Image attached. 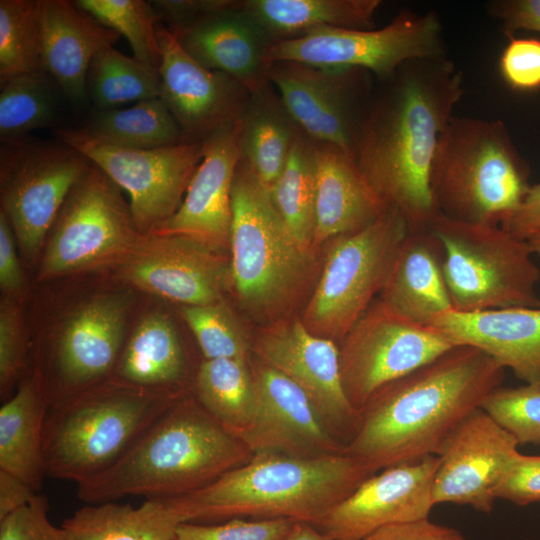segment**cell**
Returning <instances> with one entry per match:
<instances>
[{"label":"cell","instance_id":"cell-50","mask_svg":"<svg viewBox=\"0 0 540 540\" xmlns=\"http://www.w3.org/2000/svg\"><path fill=\"white\" fill-rule=\"evenodd\" d=\"M362 540H466L456 528L429 519L382 527Z\"/></svg>","mask_w":540,"mask_h":540},{"label":"cell","instance_id":"cell-34","mask_svg":"<svg viewBox=\"0 0 540 540\" xmlns=\"http://www.w3.org/2000/svg\"><path fill=\"white\" fill-rule=\"evenodd\" d=\"M79 129L97 140L127 148L149 149L187 143L160 97L128 108H94Z\"/></svg>","mask_w":540,"mask_h":540},{"label":"cell","instance_id":"cell-20","mask_svg":"<svg viewBox=\"0 0 540 540\" xmlns=\"http://www.w3.org/2000/svg\"><path fill=\"white\" fill-rule=\"evenodd\" d=\"M161 49V95L187 143L236 125L250 92L237 80L207 69L189 56L171 32L157 23Z\"/></svg>","mask_w":540,"mask_h":540},{"label":"cell","instance_id":"cell-56","mask_svg":"<svg viewBox=\"0 0 540 540\" xmlns=\"http://www.w3.org/2000/svg\"><path fill=\"white\" fill-rule=\"evenodd\" d=\"M524 540H532V539H524Z\"/></svg>","mask_w":540,"mask_h":540},{"label":"cell","instance_id":"cell-43","mask_svg":"<svg viewBox=\"0 0 540 540\" xmlns=\"http://www.w3.org/2000/svg\"><path fill=\"white\" fill-rule=\"evenodd\" d=\"M295 521L231 519L216 524L180 523L173 540H281Z\"/></svg>","mask_w":540,"mask_h":540},{"label":"cell","instance_id":"cell-18","mask_svg":"<svg viewBox=\"0 0 540 540\" xmlns=\"http://www.w3.org/2000/svg\"><path fill=\"white\" fill-rule=\"evenodd\" d=\"M439 457L385 468L365 479L313 525L330 540H362L392 524L429 519Z\"/></svg>","mask_w":540,"mask_h":540},{"label":"cell","instance_id":"cell-28","mask_svg":"<svg viewBox=\"0 0 540 540\" xmlns=\"http://www.w3.org/2000/svg\"><path fill=\"white\" fill-rule=\"evenodd\" d=\"M380 293L389 309L424 325L453 310L440 248L429 229L408 232Z\"/></svg>","mask_w":540,"mask_h":540},{"label":"cell","instance_id":"cell-11","mask_svg":"<svg viewBox=\"0 0 540 540\" xmlns=\"http://www.w3.org/2000/svg\"><path fill=\"white\" fill-rule=\"evenodd\" d=\"M446 56L439 16L404 9L379 29L322 27L303 35L271 43L267 65L292 61L327 68H360L377 80L390 77L404 63Z\"/></svg>","mask_w":540,"mask_h":540},{"label":"cell","instance_id":"cell-41","mask_svg":"<svg viewBox=\"0 0 540 540\" xmlns=\"http://www.w3.org/2000/svg\"><path fill=\"white\" fill-rule=\"evenodd\" d=\"M182 315L205 359H249V342L230 310L221 302L184 306Z\"/></svg>","mask_w":540,"mask_h":540},{"label":"cell","instance_id":"cell-38","mask_svg":"<svg viewBox=\"0 0 540 540\" xmlns=\"http://www.w3.org/2000/svg\"><path fill=\"white\" fill-rule=\"evenodd\" d=\"M86 88L95 109H111L160 97L161 80L158 73L112 46L92 59Z\"/></svg>","mask_w":540,"mask_h":540},{"label":"cell","instance_id":"cell-44","mask_svg":"<svg viewBox=\"0 0 540 540\" xmlns=\"http://www.w3.org/2000/svg\"><path fill=\"white\" fill-rule=\"evenodd\" d=\"M26 345L18 308L11 300L0 307V392L6 401L15 392L25 368Z\"/></svg>","mask_w":540,"mask_h":540},{"label":"cell","instance_id":"cell-16","mask_svg":"<svg viewBox=\"0 0 540 540\" xmlns=\"http://www.w3.org/2000/svg\"><path fill=\"white\" fill-rule=\"evenodd\" d=\"M128 299L97 297L72 315L34 374L49 406L113 377L125 344Z\"/></svg>","mask_w":540,"mask_h":540},{"label":"cell","instance_id":"cell-53","mask_svg":"<svg viewBox=\"0 0 540 540\" xmlns=\"http://www.w3.org/2000/svg\"><path fill=\"white\" fill-rule=\"evenodd\" d=\"M36 494L22 479L0 470V519L27 505Z\"/></svg>","mask_w":540,"mask_h":540},{"label":"cell","instance_id":"cell-24","mask_svg":"<svg viewBox=\"0 0 540 540\" xmlns=\"http://www.w3.org/2000/svg\"><path fill=\"white\" fill-rule=\"evenodd\" d=\"M430 325L456 346L483 351L526 383L540 380V308L450 310Z\"/></svg>","mask_w":540,"mask_h":540},{"label":"cell","instance_id":"cell-37","mask_svg":"<svg viewBox=\"0 0 540 540\" xmlns=\"http://www.w3.org/2000/svg\"><path fill=\"white\" fill-rule=\"evenodd\" d=\"M0 86L1 143L27 137L32 130L57 121L64 95L48 73L14 76Z\"/></svg>","mask_w":540,"mask_h":540},{"label":"cell","instance_id":"cell-26","mask_svg":"<svg viewBox=\"0 0 540 540\" xmlns=\"http://www.w3.org/2000/svg\"><path fill=\"white\" fill-rule=\"evenodd\" d=\"M42 57L45 71L75 107L88 102L86 78L92 59L121 36L74 1L41 0Z\"/></svg>","mask_w":540,"mask_h":540},{"label":"cell","instance_id":"cell-15","mask_svg":"<svg viewBox=\"0 0 540 540\" xmlns=\"http://www.w3.org/2000/svg\"><path fill=\"white\" fill-rule=\"evenodd\" d=\"M267 80L301 131L355 161L356 144L373 94V75L292 61L269 64ZM375 79V78H374Z\"/></svg>","mask_w":540,"mask_h":540},{"label":"cell","instance_id":"cell-10","mask_svg":"<svg viewBox=\"0 0 540 540\" xmlns=\"http://www.w3.org/2000/svg\"><path fill=\"white\" fill-rule=\"evenodd\" d=\"M117 186L91 163L75 183L50 230L41 278L121 264L145 235Z\"/></svg>","mask_w":540,"mask_h":540},{"label":"cell","instance_id":"cell-47","mask_svg":"<svg viewBox=\"0 0 540 540\" xmlns=\"http://www.w3.org/2000/svg\"><path fill=\"white\" fill-rule=\"evenodd\" d=\"M496 496L517 506L540 502V456L519 453Z\"/></svg>","mask_w":540,"mask_h":540},{"label":"cell","instance_id":"cell-36","mask_svg":"<svg viewBox=\"0 0 540 540\" xmlns=\"http://www.w3.org/2000/svg\"><path fill=\"white\" fill-rule=\"evenodd\" d=\"M317 148V142L301 132L270 193L291 234L309 251L315 232Z\"/></svg>","mask_w":540,"mask_h":540},{"label":"cell","instance_id":"cell-21","mask_svg":"<svg viewBox=\"0 0 540 540\" xmlns=\"http://www.w3.org/2000/svg\"><path fill=\"white\" fill-rule=\"evenodd\" d=\"M251 370L255 406L241 440L254 454L315 457L342 453L343 443L296 383L261 361Z\"/></svg>","mask_w":540,"mask_h":540},{"label":"cell","instance_id":"cell-54","mask_svg":"<svg viewBox=\"0 0 540 540\" xmlns=\"http://www.w3.org/2000/svg\"><path fill=\"white\" fill-rule=\"evenodd\" d=\"M281 540H330L313 525L295 521L289 532Z\"/></svg>","mask_w":540,"mask_h":540},{"label":"cell","instance_id":"cell-2","mask_svg":"<svg viewBox=\"0 0 540 540\" xmlns=\"http://www.w3.org/2000/svg\"><path fill=\"white\" fill-rule=\"evenodd\" d=\"M504 372L483 351L454 346L378 391L342 453L373 473L437 456L458 424L501 386Z\"/></svg>","mask_w":540,"mask_h":540},{"label":"cell","instance_id":"cell-27","mask_svg":"<svg viewBox=\"0 0 540 540\" xmlns=\"http://www.w3.org/2000/svg\"><path fill=\"white\" fill-rule=\"evenodd\" d=\"M317 145L313 246L363 229L387 209L351 157L332 145Z\"/></svg>","mask_w":540,"mask_h":540},{"label":"cell","instance_id":"cell-49","mask_svg":"<svg viewBox=\"0 0 540 540\" xmlns=\"http://www.w3.org/2000/svg\"><path fill=\"white\" fill-rule=\"evenodd\" d=\"M487 9L509 39L520 30L540 32V0H496Z\"/></svg>","mask_w":540,"mask_h":540},{"label":"cell","instance_id":"cell-9","mask_svg":"<svg viewBox=\"0 0 540 540\" xmlns=\"http://www.w3.org/2000/svg\"><path fill=\"white\" fill-rule=\"evenodd\" d=\"M408 232L403 216L387 208L365 228L331 239L304 314L306 328L342 341L381 292Z\"/></svg>","mask_w":540,"mask_h":540},{"label":"cell","instance_id":"cell-12","mask_svg":"<svg viewBox=\"0 0 540 540\" xmlns=\"http://www.w3.org/2000/svg\"><path fill=\"white\" fill-rule=\"evenodd\" d=\"M91 161L58 139L1 143V201L26 256L38 253L75 183Z\"/></svg>","mask_w":540,"mask_h":540},{"label":"cell","instance_id":"cell-42","mask_svg":"<svg viewBox=\"0 0 540 540\" xmlns=\"http://www.w3.org/2000/svg\"><path fill=\"white\" fill-rule=\"evenodd\" d=\"M480 408L519 445L540 446V380L493 389Z\"/></svg>","mask_w":540,"mask_h":540},{"label":"cell","instance_id":"cell-7","mask_svg":"<svg viewBox=\"0 0 540 540\" xmlns=\"http://www.w3.org/2000/svg\"><path fill=\"white\" fill-rule=\"evenodd\" d=\"M453 310L540 308V269L526 240L501 226L470 224L438 214L429 226Z\"/></svg>","mask_w":540,"mask_h":540},{"label":"cell","instance_id":"cell-8","mask_svg":"<svg viewBox=\"0 0 540 540\" xmlns=\"http://www.w3.org/2000/svg\"><path fill=\"white\" fill-rule=\"evenodd\" d=\"M230 272L238 296L254 310L282 305L300 287L312 251L291 234L271 194L240 159L232 184Z\"/></svg>","mask_w":540,"mask_h":540},{"label":"cell","instance_id":"cell-13","mask_svg":"<svg viewBox=\"0 0 540 540\" xmlns=\"http://www.w3.org/2000/svg\"><path fill=\"white\" fill-rule=\"evenodd\" d=\"M454 346L435 327L411 321L382 301L371 304L339 347L345 394L361 412L378 391Z\"/></svg>","mask_w":540,"mask_h":540},{"label":"cell","instance_id":"cell-14","mask_svg":"<svg viewBox=\"0 0 540 540\" xmlns=\"http://www.w3.org/2000/svg\"><path fill=\"white\" fill-rule=\"evenodd\" d=\"M55 134L127 191L135 225L145 236L178 210L203 156L202 141L138 149L105 143L79 128L57 129Z\"/></svg>","mask_w":540,"mask_h":540},{"label":"cell","instance_id":"cell-30","mask_svg":"<svg viewBox=\"0 0 540 540\" xmlns=\"http://www.w3.org/2000/svg\"><path fill=\"white\" fill-rule=\"evenodd\" d=\"M49 404L35 375L19 382L0 408V470L41 489L44 422Z\"/></svg>","mask_w":540,"mask_h":540},{"label":"cell","instance_id":"cell-4","mask_svg":"<svg viewBox=\"0 0 540 540\" xmlns=\"http://www.w3.org/2000/svg\"><path fill=\"white\" fill-rule=\"evenodd\" d=\"M373 474L343 453L315 457L257 453L211 484L166 500L182 522L216 524L251 518L314 524Z\"/></svg>","mask_w":540,"mask_h":540},{"label":"cell","instance_id":"cell-3","mask_svg":"<svg viewBox=\"0 0 540 540\" xmlns=\"http://www.w3.org/2000/svg\"><path fill=\"white\" fill-rule=\"evenodd\" d=\"M254 453L196 399L183 395L109 469L77 485L86 504L125 496L179 497L252 459Z\"/></svg>","mask_w":540,"mask_h":540},{"label":"cell","instance_id":"cell-48","mask_svg":"<svg viewBox=\"0 0 540 540\" xmlns=\"http://www.w3.org/2000/svg\"><path fill=\"white\" fill-rule=\"evenodd\" d=\"M236 0H154L150 1L158 22L168 30L192 24L212 14L236 6Z\"/></svg>","mask_w":540,"mask_h":540},{"label":"cell","instance_id":"cell-52","mask_svg":"<svg viewBox=\"0 0 540 540\" xmlns=\"http://www.w3.org/2000/svg\"><path fill=\"white\" fill-rule=\"evenodd\" d=\"M501 227L526 241L540 232V182L531 185L520 205Z\"/></svg>","mask_w":540,"mask_h":540},{"label":"cell","instance_id":"cell-29","mask_svg":"<svg viewBox=\"0 0 540 540\" xmlns=\"http://www.w3.org/2000/svg\"><path fill=\"white\" fill-rule=\"evenodd\" d=\"M236 130L241 160L271 193L302 131L270 82L250 93Z\"/></svg>","mask_w":540,"mask_h":540},{"label":"cell","instance_id":"cell-55","mask_svg":"<svg viewBox=\"0 0 540 540\" xmlns=\"http://www.w3.org/2000/svg\"><path fill=\"white\" fill-rule=\"evenodd\" d=\"M530 249L533 254H537L540 256V232L536 233L535 235L531 236L527 240Z\"/></svg>","mask_w":540,"mask_h":540},{"label":"cell","instance_id":"cell-46","mask_svg":"<svg viewBox=\"0 0 540 540\" xmlns=\"http://www.w3.org/2000/svg\"><path fill=\"white\" fill-rule=\"evenodd\" d=\"M499 67L502 77L513 89L540 88V40L510 38L501 54Z\"/></svg>","mask_w":540,"mask_h":540},{"label":"cell","instance_id":"cell-35","mask_svg":"<svg viewBox=\"0 0 540 540\" xmlns=\"http://www.w3.org/2000/svg\"><path fill=\"white\" fill-rule=\"evenodd\" d=\"M194 396L229 432L241 439L255 406L248 359H204L194 378Z\"/></svg>","mask_w":540,"mask_h":540},{"label":"cell","instance_id":"cell-45","mask_svg":"<svg viewBox=\"0 0 540 540\" xmlns=\"http://www.w3.org/2000/svg\"><path fill=\"white\" fill-rule=\"evenodd\" d=\"M48 501L37 493L25 506L0 519V540H66L48 517Z\"/></svg>","mask_w":540,"mask_h":540},{"label":"cell","instance_id":"cell-40","mask_svg":"<svg viewBox=\"0 0 540 540\" xmlns=\"http://www.w3.org/2000/svg\"><path fill=\"white\" fill-rule=\"evenodd\" d=\"M77 6L103 25L127 38L134 58L159 74L161 49L157 37V19L150 1L77 0Z\"/></svg>","mask_w":540,"mask_h":540},{"label":"cell","instance_id":"cell-31","mask_svg":"<svg viewBox=\"0 0 540 540\" xmlns=\"http://www.w3.org/2000/svg\"><path fill=\"white\" fill-rule=\"evenodd\" d=\"M380 0H246L242 10L271 43L322 27L373 29Z\"/></svg>","mask_w":540,"mask_h":540},{"label":"cell","instance_id":"cell-39","mask_svg":"<svg viewBox=\"0 0 540 540\" xmlns=\"http://www.w3.org/2000/svg\"><path fill=\"white\" fill-rule=\"evenodd\" d=\"M47 73L42 57L41 0L0 1V83Z\"/></svg>","mask_w":540,"mask_h":540},{"label":"cell","instance_id":"cell-5","mask_svg":"<svg viewBox=\"0 0 540 540\" xmlns=\"http://www.w3.org/2000/svg\"><path fill=\"white\" fill-rule=\"evenodd\" d=\"M183 395L112 377L50 405L43 432L45 476L78 485L101 474Z\"/></svg>","mask_w":540,"mask_h":540},{"label":"cell","instance_id":"cell-22","mask_svg":"<svg viewBox=\"0 0 540 540\" xmlns=\"http://www.w3.org/2000/svg\"><path fill=\"white\" fill-rule=\"evenodd\" d=\"M119 266L127 282L185 306L221 301L231 278L219 251L181 235L144 236Z\"/></svg>","mask_w":540,"mask_h":540},{"label":"cell","instance_id":"cell-19","mask_svg":"<svg viewBox=\"0 0 540 540\" xmlns=\"http://www.w3.org/2000/svg\"><path fill=\"white\" fill-rule=\"evenodd\" d=\"M259 361L296 383L310 398L344 447L360 422L341 380L339 347L310 332L302 322L269 329L255 344Z\"/></svg>","mask_w":540,"mask_h":540},{"label":"cell","instance_id":"cell-1","mask_svg":"<svg viewBox=\"0 0 540 540\" xmlns=\"http://www.w3.org/2000/svg\"><path fill=\"white\" fill-rule=\"evenodd\" d=\"M356 144L355 162L409 232L438 215L430 169L440 136L462 98V71L446 56L417 58L377 81Z\"/></svg>","mask_w":540,"mask_h":540},{"label":"cell","instance_id":"cell-23","mask_svg":"<svg viewBox=\"0 0 540 540\" xmlns=\"http://www.w3.org/2000/svg\"><path fill=\"white\" fill-rule=\"evenodd\" d=\"M203 156L178 210L154 234L181 235L219 251L230 247L232 184L241 159L236 125L203 141Z\"/></svg>","mask_w":540,"mask_h":540},{"label":"cell","instance_id":"cell-6","mask_svg":"<svg viewBox=\"0 0 540 540\" xmlns=\"http://www.w3.org/2000/svg\"><path fill=\"white\" fill-rule=\"evenodd\" d=\"M529 177L504 122L454 115L440 136L429 181L438 214L501 226L530 189Z\"/></svg>","mask_w":540,"mask_h":540},{"label":"cell","instance_id":"cell-17","mask_svg":"<svg viewBox=\"0 0 540 540\" xmlns=\"http://www.w3.org/2000/svg\"><path fill=\"white\" fill-rule=\"evenodd\" d=\"M516 439L481 408L450 433L439 453L434 504L464 505L489 514L497 490L519 454Z\"/></svg>","mask_w":540,"mask_h":540},{"label":"cell","instance_id":"cell-33","mask_svg":"<svg viewBox=\"0 0 540 540\" xmlns=\"http://www.w3.org/2000/svg\"><path fill=\"white\" fill-rule=\"evenodd\" d=\"M180 516L166 499H145L138 507L108 501L86 504L61 527L66 540H173Z\"/></svg>","mask_w":540,"mask_h":540},{"label":"cell","instance_id":"cell-25","mask_svg":"<svg viewBox=\"0 0 540 540\" xmlns=\"http://www.w3.org/2000/svg\"><path fill=\"white\" fill-rule=\"evenodd\" d=\"M241 3L169 31L200 65L229 75L253 93L269 83L265 53L270 41Z\"/></svg>","mask_w":540,"mask_h":540},{"label":"cell","instance_id":"cell-51","mask_svg":"<svg viewBox=\"0 0 540 540\" xmlns=\"http://www.w3.org/2000/svg\"><path fill=\"white\" fill-rule=\"evenodd\" d=\"M14 231L7 215L0 212V286L4 293L12 295L23 287V273L17 258Z\"/></svg>","mask_w":540,"mask_h":540},{"label":"cell","instance_id":"cell-32","mask_svg":"<svg viewBox=\"0 0 540 540\" xmlns=\"http://www.w3.org/2000/svg\"><path fill=\"white\" fill-rule=\"evenodd\" d=\"M187 372L178 332L162 314L145 317L125 341L113 378L129 385L174 393Z\"/></svg>","mask_w":540,"mask_h":540}]
</instances>
